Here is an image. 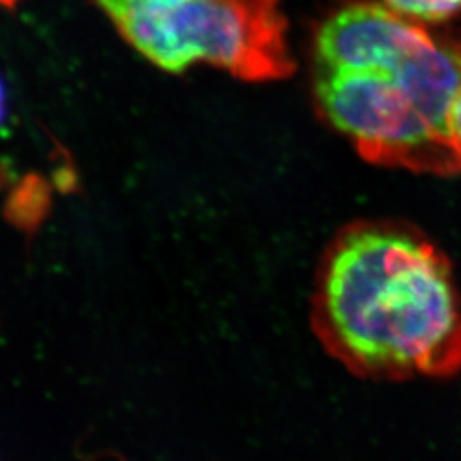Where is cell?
Instances as JSON below:
<instances>
[{
    "label": "cell",
    "mask_w": 461,
    "mask_h": 461,
    "mask_svg": "<svg viewBox=\"0 0 461 461\" xmlns=\"http://www.w3.org/2000/svg\"><path fill=\"white\" fill-rule=\"evenodd\" d=\"M314 325L331 356L364 378L461 373V294L453 264L405 221H359L323 258Z\"/></svg>",
    "instance_id": "1"
},
{
    "label": "cell",
    "mask_w": 461,
    "mask_h": 461,
    "mask_svg": "<svg viewBox=\"0 0 461 461\" xmlns=\"http://www.w3.org/2000/svg\"><path fill=\"white\" fill-rule=\"evenodd\" d=\"M152 66L182 74L197 64L248 83L289 77L296 64L280 0H95Z\"/></svg>",
    "instance_id": "3"
},
{
    "label": "cell",
    "mask_w": 461,
    "mask_h": 461,
    "mask_svg": "<svg viewBox=\"0 0 461 461\" xmlns=\"http://www.w3.org/2000/svg\"><path fill=\"white\" fill-rule=\"evenodd\" d=\"M396 14L417 24H446L461 16V0H383Z\"/></svg>",
    "instance_id": "4"
},
{
    "label": "cell",
    "mask_w": 461,
    "mask_h": 461,
    "mask_svg": "<svg viewBox=\"0 0 461 461\" xmlns=\"http://www.w3.org/2000/svg\"><path fill=\"white\" fill-rule=\"evenodd\" d=\"M432 38L383 2L342 4L314 32V103L366 161L455 176L461 152L429 120L415 84L419 53Z\"/></svg>",
    "instance_id": "2"
},
{
    "label": "cell",
    "mask_w": 461,
    "mask_h": 461,
    "mask_svg": "<svg viewBox=\"0 0 461 461\" xmlns=\"http://www.w3.org/2000/svg\"><path fill=\"white\" fill-rule=\"evenodd\" d=\"M447 129H449V135L453 139V144L461 152V91L451 106L449 118H447Z\"/></svg>",
    "instance_id": "5"
}]
</instances>
